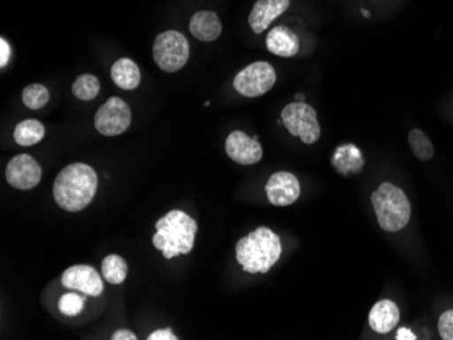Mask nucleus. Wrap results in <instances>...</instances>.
<instances>
[{"instance_id": "obj_1", "label": "nucleus", "mask_w": 453, "mask_h": 340, "mask_svg": "<svg viewBox=\"0 0 453 340\" xmlns=\"http://www.w3.org/2000/svg\"><path fill=\"white\" fill-rule=\"evenodd\" d=\"M98 177L90 166L73 163L61 170L53 184V197L61 209L76 213L85 209L96 197Z\"/></svg>"}, {"instance_id": "obj_2", "label": "nucleus", "mask_w": 453, "mask_h": 340, "mask_svg": "<svg viewBox=\"0 0 453 340\" xmlns=\"http://www.w3.org/2000/svg\"><path fill=\"white\" fill-rule=\"evenodd\" d=\"M236 261L246 273H267L282 253L281 238L266 227L257 228L236 243Z\"/></svg>"}, {"instance_id": "obj_3", "label": "nucleus", "mask_w": 453, "mask_h": 340, "mask_svg": "<svg viewBox=\"0 0 453 340\" xmlns=\"http://www.w3.org/2000/svg\"><path fill=\"white\" fill-rule=\"evenodd\" d=\"M157 233L152 236V245L162 251L166 259L188 255L195 247L197 223L182 210H172L157 222Z\"/></svg>"}, {"instance_id": "obj_4", "label": "nucleus", "mask_w": 453, "mask_h": 340, "mask_svg": "<svg viewBox=\"0 0 453 340\" xmlns=\"http://www.w3.org/2000/svg\"><path fill=\"white\" fill-rule=\"evenodd\" d=\"M371 201L381 230L398 232L409 224L411 205L401 187L386 182L372 193Z\"/></svg>"}, {"instance_id": "obj_5", "label": "nucleus", "mask_w": 453, "mask_h": 340, "mask_svg": "<svg viewBox=\"0 0 453 340\" xmlns=\"http://www.w3.org/2000/svg\"><path fill=\"white\" fill-rule=\"evenodd\" d=\"M154 60L165 72H177L189 60L190 47L188 38L177 30L160 33L155 40Z\"/></svg>"}, {"instance_id": "obj_6", "label": "nucleus", "mask_w": 453, "mask_h": 340, "mask_svg": "<svg viewBox=\"0 0 453 340\" xmlns=\"http://www.w3.org/2000/svg\"><path fill=\"white\" fill-rule=\"evenodd\" d=\"M282 124L292 136L300 137L304 144L317 143L320 137V126L317 111L305 102H294L281 111Z\"/></svg>"}, {"instance_id": "obj_7", "label": "nucleus", "mask_w": 453, "mask_h": 340, "mask_svg": "<svg viewBox=\"0 0 453 340\" xmlns=\"http://www.w3.org/2000/svg\"><path fill=\"white\" fill-rule=\"evenodd\" d=\"M276 71L269 63L257 62L234 78V88L246 98H257L269 93L276 85Z\"/></svg>"}, {"instance_id": "obj_8", "label": "nucleus", "mask_w": 453, "mask_h": 340, "mask_svg": "<svg viewBox=\"0 0 453 340\" xmlns=\"http://www.w3.org/2000/svg\"><path fill=\"white\" fill-rule=\"evenodd\" d=\"M131 121V109L119 96L109 98L94 117L96 131L108 137L119 136L128 131Z\"/></svg>"}, {"instance_id": "obj_9", "label": "nucleus", "mask_w": 453, "mask_h": 340, "mask_svg": "<svg viewBox=\"0 0 453 340\" xmlns=\"http://www.w3.org/2000/svg\"><path fill=\"white\" fill-rule=\"evenodd\" d=\"M42 170L30 155L12 157L6 167V179L10 186L18 190H30L40 184Z\"/></svg>"}, {"instance_id": "obj_10", "label": "nucleus", "mask_w": 453, "mask_h": 340, "mask_svg": "<svg viewBox=\"0 0 453 340\" xmlns=\"http://www.w3.org/2000/svg\"><path fill=\"white\" fill-rule=\"evenodd\" d=\"M226 152L231 160L242 166L258 163L264 155L258 136L250 137L242 131L233 132L226 137Z\"/></svg>"}, {"instance_id": "obj_11", "label": "nucleus", "mask_w": 453, "mask_h": 340, "mask_svg": "<svg viewBox=\"0 0 453 340\" xmlns=\"http://www.w3.org/2000/svg\"><path fill=\"white\" fill-rule=\"evenodd\" d=\"M267 200L274 207H289L297 201L300 197L299 179L291 172L280 171L272 175L267 181L266 186Z\"/></svg>"}, {"instance_id": "obj_12", "label": "nucleus", "mask_w": 453, "mask_h": 340, "mask_svg": "<svg viewBox=\"0 0 453 340\" xmlns=\"http://www.w3.org/2000/svg\"><path fill=\"white\" fill-rule=\"evenodd\" d=\"M65 289L78 291L91 297H99L104 291L101 276L91 266L78 265L67 268L61 276Z\"/></svg>"}, {"instance_id": "obj_13", "label": "nucleus", "mask_w": 453, "mask_h": 340, "mask_svg": "<svg viewBox=\"0 0 453 340\" xmlns=\"http://www.w3.org/2000/svg\"><path fill=\"white\" fill-rule=\"evenodd\" d=\"M291 6V0H257L249 17V25L256 34H261L272 22L281 17Z\"/></svg>"}, {"instance_id": "obj_14", "label": "nucleus", "mask_w": 453, "mask_h": 340, "mask_svg": "<svg viewBox=\"0 0 453 340\" xmlns=\"http://www.w3.org/2000/svg\"><path fill=\"white\" fill-rule=\"evenodd\" d=\"M401 312L391 299H380L369 314V326L378 334L386 335L398 326Z\"/></svg>"}, {"instance_id": "obj_15", "label": "nucleus", "mask_w": 453, "mask_h": 340, "mask_svg": "<svg viewBox=\"0 0 453 340\" xmlns=\"http://www.w3.org/2000/svg\"><path fill=\"white\" fill-rule=\"evenodd\" d=\"M266 48L280 57H292L299 52V37L289 27L276 26L266 35Z\"/></svg>"}, {"instance_id": "obj_16", "label": "nucleus", "mask_w": 453, "mask_h": 340, "mask_svg": "<svg viewBox=\"0 0 453 340\" xmlns=\"http://www.w3.org/2000/svg\"><path fill=\"white\" fill-rule=\"evenodd\" d=\"M190 33L198 42H212L220 37L221 26L218 14L213 11H198L193 15L189 25Z\"/></svg>"}, {"instance_id": "obj_17", "label": "nucleus", "mask_w": 453, "mask_h": 340, "mask_svg": "<svg viewBox=\"0 0 453 340\" xmlns=\"http://www.w3.org/2000/svg\"><path fill=\"white\" fill-rule=\"evenodd\" d=\"M111 79H113L114 85L122 90H134L139 87L140 70L136 63L131 58H119L114 63L111 67Z\"/></svg>"}, {"instance_id": "obj_18", "label": "nucleus", "mask_w": 453, "mask_h": 340, "mask_svg": "<svg viewBox=\"0 0 453 340\" xmlns=\"http://www.w3.org/2000/svg\"><path fill=\"white\" fill-rule=\"evenodd\" d=\"M45 128L37 119H25L15 126V143L20 147L35 146L44 139Z\"/></svg>"}, {"instance_id": "obj_19", "label": "nucleus", "mask_w": 453, "mask_h": 340, "mask_svg": "<svg viewBox=\"0 0 453 340\" xmlns=\"http://www.w3.org/2000/svg\"><path fill=\"white\" fill-rule=\"evenodd\" d=\"M102 276L111 285H119L124 283L128 276V265L121 256L111 255L106 256L102 262Z\"/></svg>"}, {"instance_id": "obj_20", "label": "nucleus", "mask_w": 453, "mask_h": 340, "mask_svg": "<svg viewBox=\"0 0 453 340\" xmlns=\"http://www.w3.org/2000/svg\"><path fill=\"white\" fill-rule=\"evenodd\" d=\"M409 144L410 148L413 151L414 156H416L419 162H429V160L434 159V144H432L429 137H427L424 132L419 131V129L410 131Z\"/></svg>"}, {"instance_id": "obj_21", "label": "nucleus", "mask_w": 453, "mask_h": 340, "mask_svg": "<svg viewBox=\"0 0 453 340\" xmlns=\"http://www.w3.org/2000/svg\"><path fill=\"white\" fill-rule=\"evenodd\" d=\"M99 90H101V86H99L98 79L90 73L79 76L73 85V95L81 101H91L98 95Z\"/></svg>"}, {"instance_id": "obj_22", "label": "nucleus", "mask_w": 453, "mask_h": 340, "mask_svg": "<svg viewBox=\"0 0 453 340\" xmlns=\"http://www.w3.org/2000/svg\"><path fill=\"white\" fill-rule=\"evenodd\" d=\"M22 101L30 110H40L50 102V91L42 85H29L22 93Z\"/></svg>"}, {"instance_id": "obj_23", "label": "nucleus", "mask_w": 453, "mask_h": 340, "mask_svg": "<svg viewBox=\"0 0 453 340\" xmlns=\"http://www.w3.org/2000/svg\"><path fill=\"white\" fill-rule=\"evenodd\" d=\"M86 299L81 294L65 293L58 299V311L65 316H76L85 308Z\"/></svg>"}, {"instance_id": "obj_24", "label": "nucleus", "mask_w": 453, "mask_h": 340, "mask_svg": "<svg viewBox=\"0 0 453 340\" xmlns=\"http://www.w3.org/2000/svg\"><path fill=\"white\" fill-rule=\"evenodd\" d=\"M439 334L442 340H453V309L440 316Z\"/></svg>"}, {"instance_id": "obj_25", "label": "nucleus", "mask_w": 453, "mask_h": 340, "mask_svg": "<svg viewBox=\"0 0 453 340\" xmlns=\"http://www.w3.org/2000/svg\"><path fill=\"white\" fill-rule=\"evenodd\" d=\"M10 55H12L10 45L7 44L4 38H2V40H0V67H6V64L10 60Z\"/></svg>"}, {"instance_id": "obj_26", "label": "nucleus", "mask_w": 453, "mask_h": 340, "mask_svg": "<svg viewBox=\"0 0 453 340\" xmlns=\"http://www.w3.org/2000/svg\"><path fill=\"white\" fill-rule=\"evenodd\" d=\"M178 337L173 334L172 329H157V331L152 332L149 336V340H177Z\"/></svg>"}, {"instance_id": "obj_27", "label": "nucleus", "mask_w": 453, "mask_h": 340, "mask_svg": "<svg viewBox=\"0 0 453 340\" xmlns=\"http://www.w3.org/2000/svg\"><path fill=\"white\" fill-rule=\"evenodd\" d=\"M113 340H136V335L134 332L129 331V329H119V331L114 332L113 336H111Z\"/></svg>"}, {"instance_id": "obj_28", "label": "nucleus", "mask_w": 453, "mask_h": 340, "mask_svg": "<svg viewBox=\"0 0 453 340\" xmlns=\"http://www.w3.org/2000/svg\"><path fill=\"white\" fill-rule=\"evenodd\" d=\"M295 99H296L297 102H304L305 95H303V94H296V95H295Z\"/></svg>"}, {"instance_id": "obj_29", "label": "nucleus", "mask_w": 453, "mask_h": 340, "mask_svg": "<svg viewBox=\"0 0 453 340\" xmlns=\"http://www.w3.org/2000/svg\"><path fill=\"white\" fill-rule=\"evenodd\" d=\"M363 15L365 18L371 17V14H369V11H366V10H363Z\"/></svg>"}]
</instances>
